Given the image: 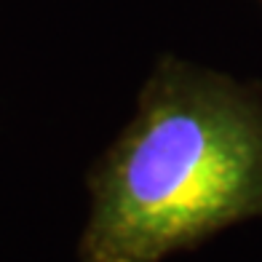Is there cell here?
<instances>
[{"label": "cell", "instance_id": "6da1fadb", "mask_svg": "<svg viewBox=\"0 0 262 262\" xmlns=\"http://www.w3.org/2000/svg\"><path fill=\"white\" fill-rule=\"evenodd\" d=\"M262 214V107L228 83L163 67L104 161L86 262H158Z\"/></svg>", "mask_w": 262, "mask_h": 262}]
</instances>
